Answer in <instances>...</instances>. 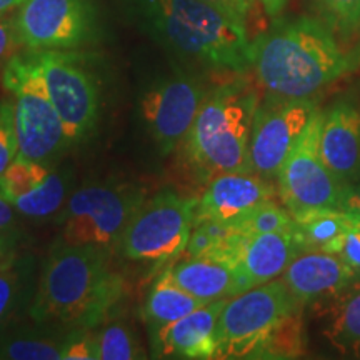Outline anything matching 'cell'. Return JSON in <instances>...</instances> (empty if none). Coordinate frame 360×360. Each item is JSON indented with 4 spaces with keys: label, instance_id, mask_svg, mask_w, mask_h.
<instances>
[{
    "label": "cell",
    "instance_id": "1",
    "mask_svg": "<svg viewBox=\"0 0 360 360\" xmlns=\"http://www.w3.org/2000/svg\"><path fill=\"white\" fill-rule=\"evenodd\" d=\"M250 72L265 94L314 98L344 77L357 56L342 49L334 30L312 17L274 19L269 30L250 40Z\"/></svg>",
    "mask_w": 360,
    "mask_h": 360
},
{
    "label": "cell",
    "instance_id": "2",
    "mask_svg": "<svg viewBox=\"0 0 360 360\" xmlns=\"http://www.w3.org/2000/svg\"><path fill=\"white\" fill-rule=\"evenodd\" d=\"M112 252L57 240L35 285L27 314L39 326L97 327L119 302L122 277L110 267Z\"/></svg>",
    "mask_w": 360,
    "mask_h": 360
},
{
    "label": "cell",
    "instance_id": "3",
    "mask_svg": "<svg viewBox=\"0 0 360 360\" xmlns=\"http://www.w3.org/2000/svg\"><path fill=\"white\" fill-rule=\"evenodd\" d=\"M143 24L179 57L212 70H250L249 30L204 0H134Z\"/></svg>",
    "mask_w": 360,
    "mask_h": 360
},
{
    "label": "cell",
    "instance_id": "4",
    "mask_svg": "<svg viewBox=\"0 0 360 360\" xmlns=\"http://www.w3.org/2000/svg\"><path fill=\"white\" fill-rule=\"evenodd\" d=\"M259 92L237 77L209 90L182 142L184 159L204 182L220 174L249 172V142Z\"/></svg>",
    "mask_w": 360,
    "mask_h": 360
},
{
    "label": "cell",
    "instance_id": "5",
    "mask_svg": "<svg viewBox=\"0 0 360 360\" xmlns=\"http://www.w3.org/2000/svg\"><path fill=\"white\" fill-rule=\"evenodd\" d=\"M27 80L42 90L65 125L70 146L94 134L101 114L96 77L69 51L17 52L2 70V84Z\"/></svg>",
    "mask_w": 360,
    "mask_h": 360
},
{
    "label": "cell",
    "instance_id": "6",
    "mask_svg": "<svg viewBox=\"0 0 360 360\" xmlns=\"http://www.w3.org/2000/svg\"><path fill=\"white\" fill-rule=\"evenodd\" d=\"M147 197L146 188L134 182L87 184L72 192L57 214L58 240L98 247L114 254L130 219Z\"/></svg>",
    "mask_w": 360,
    "mask_h": 360
},
{
    "label": "cell",
    "instance_id": "7",
    "mask_svg": "<svg viewBox=\"0 0 360 360\" xmlns=\"http://www.w3.org/2000/svg\"><path fill=\"white\" fill-rule=\"evenodd\" d=\"M195 197L174 188H162L147 197L134 214L120 238L117 252L130 262L174 264L184 254L195 222Z\"/></svg>",
    "mask_w": 360,
    "mask_h": 360
},
{
    "label": "cell",
    "instance_id": "8",
    "mask_svg": "<svg viewBox=\"0 0 360 360\" xmlns=\"http://www.w3.org/2000/svg\"><path fill=\"white\" fill-rule=\"evenodd\" d=\"M299 309L282 278L229 297L217 323L215 359H254L277 323Z\"/></svg>",
    "mask_w": 360,
    "mask_h": 360
},
{
    "label": "cell",
    "instance_id": "9",
    "mask_svg": "<svg viewBox=\"0 0 360 360\" xmlns=\"http://www.w3.org/2000/svg\"><path fill=\"white\" fill-rule=\"evenodd\" d=\"M323 112L317 110L283 160L277 192L292 215L312 209H339L344 184L327 167L319 148Z\"/></svg>",
    "mask_w": 360,
    "mask_h": 360
},
{
    "label": "cell",
    "instance_id": "10",
    "mask_svg": "<svg viewBox=\"0 0 360 360\" xmlns=\"http://www.w3.org/2000/svg\"><path fill=\"white\" fill-rule=\"evenodd\" d=\"M314 98H285L265 96L259 103L249 142V172L277 179L283 160L294 148L315 112Z\"/></svg>",
    "mask_w": 360,
    "mask_h": 360
},
{
    "label": "cell",
    "instance_id": "11",
    "mask_svg": "<svg viewBox=\"0 0 360 360\" xmlns=\"http://www.w3.org/2000/svg\"><path fill=\"white\" fill-rule=\"evenodd\" d=\"M13 22L27 51H74L97 35L96 13L87 0H27Z\"/></svg>",
    "mask_w": 360,
    "mask_h": 360
},
{
    "label": "cell",
    "instance_id": "12",
    "mask_svg": "<svg viewBox=\"0 0 360 360\" xmlns=\"http://www.w3.org/2000/svg\"><path fill=\"white\" fill-rule=\"evenodd\" d=\"M207 89L188 75L162 79L142 94L139 109L160 155L182 146L207 97Z\"/></svg>",
    "mask_w": 360,
    "mask_h": 360
},
{
    "label": "cell",
    "instance_id": "13",
    "mask_svg": "<svg viewBox=\"0 0 360 360\" xmlns=\"http://www.w3.org/2000/svg\"><path fill=\"white\" fill-rule=\"evenodd\" d=\"M15 103V130L19 155L52 164L70 146L60 115L37 85L27 80L4 84Z\"/></svg>",
    "mask_w": 360,
    "mask_h": 360
},
{
    "label": "cell",
    "instance_id": "14",
    "mask_svg": "<svg viewBox=\"0 0 360 360\" xmlns=\"http://www.w3.org/2000/svg\"><path fill=\"white\" fill-rule=\"evenodd\" d=\"M276 187L270 180L252 172H227L209 180L197 199L193 225L214 220L233 222L265 200L276 199Z\"/></svg>",
    "mask_w": 360,
    "mask_h": 360
},
{
    "label": "cell",
    "instance_id": "15",
    "mask_svg": "<svg viewBox=\"0 0 360 360\" xmlns=\"http://www.w3.org/2000/svg\"><path fill=\"white\" fill-rule=\"evenodd\" d=\"M339 255L327 252H304L283 270L282 281L302 307L317 302H330L359 277Z\"/></svg>",
    "mask_w": 360,
    "mask_h": 360
},
{
    "label": "cell",
    "instance_id": "16",
    "mask_svg": "<svg viewBox=\"0 0 360 360\" xmlns=\"http://www.w3.org/2000/svg\"><path fill=\"white\" fill-rule=\"evenodd\" d=\"M300 254H304V247L295 222L283 231L244 236L233 257L240 292L282 276L283 270Z\"/></svg>",
    "mask_w": 360,
    "mask_h": 360
},
{
    "label": "cell",
    "instance_id": "17",
    "mask_svg": "<svg viewBox=\"0 0 360 360\" xmlns=\"http://www.w3.org/2000/svg\"><path fill=\"white\" fill-rule=\"evenodd\" d=\"M227 299H219L184 315L150 337L152 357L209 360L217 354V323Z\"/></svg>",
    "mask_w": 360,
    "mask_h": 360
},
{
    "label": "cell",
    "instance_id": "18",
    "mask_svg": "<svg viewBox=\"0 0 360 360\" xmlns=\"http://www.w3.org/2000/svg\"><path fill=\"white\" fill-rule=\"evenodd\" d=\"M321 155L328 169L344 186L360 179V107L339 101L323 112Z\"/></svg>",
    "mask_w": 360,
    "mask_h": 360
},
{
    "label": "cell",
    "instance_id": "19",
    "mask_svg": "<svg viewBox=\"0 0 360 360\" xmlns=\"http://www.w3.org/2000/svg\"><path fill=\"white\" fill-rule=\"evenodd\" d=\"M164 272L180 289L204 302H214L240 294L236 267L214 255L182 257L180 262L170 264Z\"/></svg>",
    "mask_w": 360,
    "mask_h": 360
},
{
    "label": "cell",
    "instance_id": "20",
    "mask_svg": "<svg viewBox=\"0 0 360 360\" xmlns=\"http://www.w3.org/2000/svg\"><path fill=\"white\" fill-rule=\"evenodd\" d=\"M205 304L209 302H204L180 289L177 283L170 281L167 274L162 272L148 292L142 309V319L147 326L148 335H155L160 328L177 322L184 315Z\"/></svg>",
    "mask_w": 360,
    "mask_h": 360
},
{
    "label": "cell",
    "instance_id": "21",
    "mask_svg": "<svg viewBox=\"0 0 360 360\" xmlns=\"http://www.w3.org/2000/svg\"><path fill=\"white\" fill-rule=\"evenodd\" d=\"M70 330L7 327L0 332V360H62Z\"/></svg>",
    "mask_w": 360,
    "mask_h": 360
},
{
    "label": "cell",
    "instance_id": "22",
    "mask_svg": "<svg viewBox=\"0 0 360 360\" xmlns=\"http://www.w3.org/2000/svg\"><path fill=\"white\" fill-rule=\"evenodd\" d=\"M323 335L337 352L360 357V274L339 297L330 302Z\"/></svg>",
    "mask_w": 360,
    "mask_h": 360
},
{
    "label": "cell",
    "instance_id": "23",
    "mask_svg": "<svg viewBox=\"0 0 360 360\" xmlns=\"http://www.w3.org/2000/svg\"><path fill=\"white\" fill-rule=\"evenodd\" d=\"M35 285L32 257L12 255L0 264V332L11 327L22 307L29 309Z\"/></svg>",
    "mask_w": 360,
    "mask_h": 360
},
{
    "label": "cell",
    "instance_id": "24",
    "mask_svg": "<svg viewBox=\"0 0 360 360\" xmlns=\"http://www.w3.org/2000/svg\"><path fill=\"white\" fill-rule=\"evenodd\" d=\"M292 217L304 252H327L337 255L342 238L350 229L345 212L339 209H312Z\"/></svg>",
    "mask_w": 360,
    "mask_h": 360
},
{
    "label": "cell",
    "instance_id": "25",
    "mask_svg": "<svg viewBox=\"0 0 360 360\" xmlns=\"http://www.w3.org/2000/svg\"><path fill=\"white\" fill-rule=\"evenodd\" d=\"M69 175L52 170L40 186L24 195L12 199L11 204L22 217L34 220L49 219L52 215H57L65 205L69 199Z\"/></svg>",
    "mask_w": 360,
    "mask_h": 360
},
{
    "label": "cell",
    "instance_id": "26",
    "mask_svg": "<svg viewBox=\"0 0 360 360\" xmlns=\"http://www.w3.org/2000/svg\"><path fill=\"white\" fill-rule=\"evenodd\" d=\"M302 309L283 317L260 345L254 359H297L304 355Z\"/></svg>",
    "mask_w": 360,
    "mask_h": 360
},
{
    "label": "cell",
    "instance_id": "27",
    "mask_svg": "<svg viewBox=\"0 0 360 360\" xmlns=\"http://www.w3.org/2000/svg\"><path fill=\"white\" fill-rule=\"evenodd\" d=\"M52 172L51 164H42L17 155L12 164L0 175V193L11 202L15 197L34 191Z\"/></svg>",
    "mask_w": 360,
    "mask_h": 360
},
{
    "label": "cell",
    "instance_id": "28",
    "mask_svg": "<svg viewBox=\"0 0 360 360\" xmlns=\"http://www.w3.org/2000/svg\"><path fill=\"white\" fill-rule=\"evenodd\" d=\"M94 340L97 360H134L146 357L134 330L124 322H112L101 328L97 334H94Z\"/></svg>",
    "mask_w": 360,
    "mask_h": 360
},
{
    "label": "cell",
    "instance_id": "29",
    "mask_svg": "<svg viewBox=\"0 0 360 360\" xmlns=\"http://www.w3.org/2000/svg\"><path fill=\"white\" fill-rule=\"evenodd\" d=\"M236 231L242 236H259V233H269L289 229L294 224V217L285 205H278L276 199L265 200L262 204L249 210L240 219L231 222Z\"/></svg>",
    "mask_w": 360,
    "mask_h": 360
},
{
    "label": "cell",
    "instance_id": "30",
    "mask_svg": "<svg viewBox=\"0 0 360 360\" xmlns=\"http://www.w3.org/2000/svg\"><path fill=\"white\" fill-rule=\"evenodd\" d=\"M322 20L340 40H347L360 29V0H315Z\"/></svg>",
    "mask_w": 360,
    "mask_h": 360
},
{
    "label": "cell",
    "instance_id": "31",
    "mask_svg": "<svg viewBox=\"0 0 360 360\" xmlns=\"http://www.w3.org/2000/svg\"><path fill=\"white\" fill-rule=\"evenodd\" d=\"M19 155V142L15 130V103L13 98L0 101V175Z\"/></svg>",
    "mask_w": 360,
    "mask_h": 360
},
{
    "label": "cell",
    "instance_id": "32",
    "mask_svg": "<svg viewBox=\"0 0 360 360\" xmlns=\"http://www.w3.org/2000/svg\"><path fill=\"white\" fill-rule=\"evenodd\" d=\"M19 212L6 197L0 193V247L8 255H13L15 244L19 240Z\"/></svg>",
    "mask_w": 360,
    "mask_h": 360
},
{
    "label": "cell",
    "instance_id": "33",
    "mask_svg": "<svg viewBox=\"0 0 360 360\" xmlns=\"http://www.w3.org/2000/svg\"><path fill=\"white\" fill-rule=\"evenodd\" d=\"M62 360H97L96 340L89 328H72Z\"/></svg>",
    "mask_w": 360,
    "mask_h": 360
},
{
    "label": "cell",
    "instance_id": "34",
    "mask_svg": "<svg viewBox=\"0 0 360 360\" xmlns=\"http://www.w3.org/2000/svg\"><path fill=\"white\" fill-rule=\"evenodd\" d=\"M22 49L13 17L0 15V70Z\"/></svg>",
    "mask_w": 360,
    "mask_h": 360
},
{
    "label": "cell",
    "instance_id": "35",
    "mask_svg": "<svg viewBox=\"0 0 360 360\" xmlns=\"http://www.w3.org/2000/svg\"><path fill=\"white\" fill-rule=\"evenodd\" d=\"M204 2L212 4L219 11H222L225 15H229L238 25L245 27L249 30V20L252 12L259 0H204Z\"/></svg>",
    "mask_w": 360,
    "mask_h": 360
},
{
    "label": "cell",
    "instance_id": "36",
    "mask_svg": "<svg viewBox=\"0 0 360 360\" xmlns=\"http://www.w3.org/2000/svg\"><path fill=\"white\" fill-rule=\"evenodd\" d=\"M337 255H339L344 262H347L350 267H354L360 272V231L350 227L349 231L345 232Z\"/></svg>",
    "mask_w": 360,
    "mask_h": 360
},
{
    "label": "cell",
    "instance_id": "37",
    "mask_svg": "<svg viewBox=\"0 0 360 360\" xmlns=\"http://www.w3.org/2000/svg\"><path fill=\"white\" fill-rule=\"evenodd\" d=\"M340 210H345V212H360V179L344 186Z\"/></svg>",
    "mask_w": 360,
    "mask_h": 360
},
{
    "label": "cell",
    "instance_id": "38",
    "mask_svg": "<svg viewBox=\"0 0 360 360\" xmlns=\"http://www.w3.org/2000/svg\"><path fill=\"white\" fill-rule=\"evenodd\" d=\"M287 2H289V0H259V4L264 8V12L267 13V17H270V19H277V17H281V13L283 12V8H285Z\"/></svg>",
    "mask_w": 360,
    "mask_h": 360
},
{
    "label": "cell",
    "instance_id": "39",
    "mask_svg": "<svg viewBox=\"0 0 360 360\" xmlns=\"http://www.w3.org/2000/svg\"><path fill=\"white\" fill-rule=\"evenodd\" d=\"M25 2L27 0H0V15H7L8 12L24 6Z\"/></svg>",
    "mask_w": 360,
    "mask_h": 360
},
{
    "label": "cell",
    "instance_id": "40",
    "mask_svg": "<svg viewBox=\"0 0 360 360\" xmlns=\"http://www.w3.org/2000/svg\"><path fill=\"white\" fill-rule=\"evenodd\" d=\"M345 217H347V222L350 224V227L360 231V212H345Z\"/></svg>",
    "mask_w": 360,
    "mask_h": 360
},
{
    "label": "cell",
    "instance_id": "41",
    "mask_svg": "<svg viewBox=\"0 0 360 360\" xmlns=\"http://www.w3.org/2000/svg\"><path fill=\"white\" fill-rule=\"evenodd\" d=\"M13 255H15V254H13ZM11 257H12V255L6 254V252H4L2 247H0V264H2V262H6V260H7V259H11Z\"/></svg>",
    "mask_w": 360,
    "mask_h": 360
}]
</instances>
